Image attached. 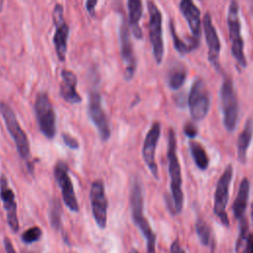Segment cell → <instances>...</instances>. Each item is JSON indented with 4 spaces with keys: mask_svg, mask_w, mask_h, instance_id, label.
I'll list each match as a JSON object with an SVG mask.
<instances>
[{
    "mask_svg": "<svg viewBox=\"0 0 253 253\" xmlns=\"http://www.w3.org/2000/svg\"><path fill=\"white\" fill-rule=\"evenodd\" d=\"M61 136H62L63 142H64L69 148H71V149H78V148H79V142H78V140H77L75 137L71 136V135L68 134V133H62Z\"/></svg>",
    "mask_w": 253,
    "mask_h": 253,
    "instance_id": "f1b7e54d",
    "label": "cell"
},
{
    "mask_svg": "<svg viewBox=\"0 0 253 253\" xmlns=\"http://www.w3.org/2000/svg\"><path fill=\"white\" fill-rule=\"evenodd\" d=\"M120 49L124 64V77L126 81H129L132 79L136 70V57L130 41L129 29L124 18L120 27Z\"/></svg>",
    "mask_w": 253,
    "mask_h": 253,
    "instance_id": "30bf717a",
    "label": "cell"
},
{
    "mask_svg": "<svg viewBox=\"0 0 253 253\" xmlns=\"http://www.w3.org/2000/svg\"><path fill=\"white\" fill-rule=\"evenodd\" d=\"M48 218L51 227L58 231L61 228V205L60 202L56 199H53L50 202L48 209Z\"/></svg>",
    "mask_w": 253,
    "mask_h": 253,
    "instance_id": "d4e9b609",
    "label": "cell"
},
{
    "mask_svg": "<svg viewBox=\"0 0 253 253\" xmlns=\"http://www.w3.org/2000/svg\"><path fill=\"white\" fill-rule=\"evenodd\" d=\"M42 234V231L40 227L33 226V227H30L29 229H27L25 232H23L21 238L24 243L31 244L35 241H38L41 238Z\"/></svg>",
    "mask_w": 253,
    "mask_h": 253,
    "instance_id": "83f0119b",
    "label": "cell"
},
{
    "mask_svg": "<svg viewBox=\"0 0 253 253\" xmlns=\"http://www.w3.org/2000/svg\"><path fill=\"white\" fill-rule=\"evenodd\" d=\"M3 6H4V0H0V12L3 9Z\"/></svg>",
    "mask_w": 253,
    "mask_h": 253,
    "instance_id": "e575fe53",
    "label": "cell"
},
{
    "mask_svg": "<svg viewBox=\"0 0 253 253\" xmlns=\"http://www.w3.org/2000/svg\"><path fill=\"white\" fill-rule=\"evenodd\" d=\"M0 198L3 203V208L6 211L8 224L13 232L19 230V220L17 215V204L15 194L9 187L7 177L2 174L0 177Z\"/></svg>",
    "mask_w": 253,
    "mask_h": 253,
    "instance_id": "2e32d148",
    "label": "cell"
},
{
    "mask_svg": "<svg viewBox=\"0 0 253 253\" xmlns=\"http://www.w3.org/2000/svg\"><path fill=\"white\" fill-rule=\"evenodd\" d=\"M170 253H185L184 249L180 246L179 240H175L173 241V243L171 244V248H170Z\"/></svg>",
    "mask_w": 253,
    "mask_h": 253,
    "instance_id": "d6a6232c",
    "label": "cell"
},
{
    "mask_svg": "<svg viewBox=\"0 0 253 253\" xmlns=\"http://www.w3.org/2000/svg\"><path fill=\"white\" fill-rule=\"evenodd\" d=\"M253 134V127L251 121H248L246 126H244L242 132L240 133L238 140H237V156L240 162L245 163L246 161V155H247V149L249 147V144L252 139Z\"/></svg>",
    "mask_w": 253,
    "mask_h": 253,
    "instance_id": "7402d4cb",
    "label": "cell"
},
{
    "mask_svg": "<svg viewBox=\"0 0 253 253\" xmlns=\"http://www.w3.org/2000/svg\"><path fill=\"white\" fill-rule=\"evenodd\" d=\"M90 203L97 225L100 228H105L107 224L108 201L102 180H96L92 183L90 188Z\"/></svg>",
    "mask_w": 253,
    "mask_h": 253,
    "instance_id": "5bb4252c",
    "label": "cell"
},
{
    "mask_svg": "<svg viewBox=\"0 0 253 253\" xmlns=\"http://www.w3.org/2000/svg\"><path fill=\"white\" fill-rule=\"evenodd\" d=\"M0 114L5 122L8 132L10 133V135L12 136L15 142V145L20 157L23 160L27 161V164L29 165L28 167L30 171H32V165L29 162L30 142L26 132L23 130V128L19 125V122L17 120V117L13 109L7 103L0 102Z\"/></svg>",
    "mask_w": 253,
    "mask_h": 253,
    "instance_id": "3957f363",
    "label": "cell"
},
{
    "mask_svg": "<svg viewBox=\"0 0 253 253\" xmlns=\"http://www.w3.org/2000/svg\"><path fill=\"white\" fill-rule=\"evenodd\" d=\"M190 150L197 167L201 170H206L209 166V157L204 147L200 143L192 141L190 143Z\"/></svg>",
    "mask_w": 253,
    "mask_h": 253,
    "instance_id": "cb8c5ba5",
    "label": "cell"
},
{
    "mask_svg": "<svg viewBox=\"0 0 253 253\" xmlns=\"http://www.w3.org/2000/svg\"><path fill=\"white\" fill-rule=\"evenodd\" d=\"M248 197H249V181L247 178H243L239 190L236 196V199L233 203V213L236 218L239 220L244 217V212L247 207V202H248Z\"/></svg>",
    "mask_w": 253,
    "mask_h": 253,
    "instance_id": "44dd1931",
    "label": "cell"
},
{
    "mask_svg": "<svg viewBox=\"0 0 253 253\" xmlns=\"http://www.w3.org/2000/svg\"><path fill=\"white\" fill-rule=\"evenodd\" d=\"M98 0H86V9L91 16L95 15V10Z\"/></svg>",
    "mask_w": 253,
    "mask_h": 253,
    "instance_id": "4dcf8cb0",
    "label": "cell"
},
{
    "mask_svg": "<svg viewBox=\"0 0 253 253\" xmlns=\"http://www.w3.org/2000/svg\"><path fill=\"white\" fill-rule=\"evenodd\" d=\"M130 210H131V216L139 228L141 233L143 234L146 240V248L147 253H155V243L156 237L154 232L152 231L147 219L143 215V195H142V188L140 183L135 180L132 183L131 192H130Z\"/></svg>",
    "mask_w": 253,
    "mask_h": 253,
    "instance_id": "7a4b0ae2",
    "label": "cell"
},
{
    "mask_svg": "<svg viewBox=\"0 0 253 253\" xmlns=\"http://www.w3.org/2000/svg\"><path fill=\"white\" fill-rule=\"evenodd\" d=\"M54 177L62 194L64 204L71 211H78L79 206L74 193L72 181L68 173V167L63 161H57L54 166Z\"/></svg>",
    "mask_w": 253,
    "mask_h": 253,
    "instance_id": "4fadbf2b",
    "label": "cell"
},
{
    "mask_svg": "<svg viewBox=\"0 0 253 253\" xmlns=\"http://www.w3.org/2000/svg\"><path fill=\"white\" fill-rule=\"evenodd\" d=\"M179 8L193 34V38L199 42L201 36V16L200 10L193 0H181Z\"/></svg>",
    "mask_w": 253,
    "mask_h": 253,
    "instance_id": "d6986e66",
    "label": "cell"
},
{
    "mask_svg": "<svg viewBox=\"0 0 253 253\" xmlns=\"http://www.w3.org/2000/svg\"><path fill=\"white\" fill-rule=\"evenodd\" d=\"M170 32H171V36L173 39V44L175 49L180 53V54H185L189 51H191V47L188 43H185L177 35L176 31H175V27L173 25V23H170Z\"/></svg>",
    "mask_w": 253,
    "mask_h": 253,
    "instance_id": "4316f807",
    "label": "cell"
},
{
    "mask_svg": "<svg viewBox=\"0 0 253 253\" xmlns=\"http://www.w3.org/2000/svg\"><path fill=\"white\" fill-rule=\"evenodd\" d=\"M245 251H246V253H253V233L248 236Z\"/></svg>",
    "mask_w": 253,
    "mask_h": 253,
    "instance_id": "836d02e7",
    "label": "cell"
},
{
    "mask_svg": "<svg viewBox=\"0 0 253 253\" xmlns=\"http://www.w3.org/2000/svg\"><path fill=\"white\" fill-rule=\"evenodd\" d=\"M184 131H185V134L191 138L195 137L198 133V129L196 127V126L192 123H187L184 126Z\"/></svg>",
    "mask_w": 253,
    "mask_h": 253,
    "instance_id": "f546056e",
    "label": "cell"
},
{
    "mask_svg": "<svg viewBox=\"0 0 253 253\" xmlns=\"http://www.w3.org/2000/svg\"><path fill=\"white\" fill-rule=\"evenodd\" d=\"M53 24L55 26V32L53 36V43L55 52L59 61L63 62L66 57L67 41L69 36V27L66 24L63 17V7L61 4H56L52 12Z\"/></svg>",
    "mask_w": 253,
    "mask_h": 253,
    "instance_id": "7c38bea8",
    "label": "cell"
},
{
    "mask_svg": "<svg viewBox=\"0 0 253 253\" xmlns=\"http://www.w3.org/2000/svg\"><path fill=\"white\" fill-rule=\"evenodd\" d=\"M186 75H187V70L183 64L181 63L174 64L168 72V76H167L168 86L173 90L179 89L184 84Z\"/></svg>",
    "mask_w": 253,
    "mask_h": 253,
    "instance_id": "603a6c76",
    "label": "cell"
},
{
    "mask_svg": "<svg viewBox=\"0 0 253 253\" xmlns=\"http://www.w3.org/2000/svg\"><path fill=\"white\" fill-rule=\"evenodd\" d=\"M34 109L40 130L45 137L52 139L56 134V116L45 92H40L37 95Z\"/></svg>",
    "mask_w": 253,
    "mask_h": 253,
    "instance_id": "277c9868",
    "label": "cell"
},
{
    "mask_svg": "<svg viewBox=\"0 0 253 253\" xmlns=\"http://www.w3.org/2000/svg\"><path fill=\"white\" fill-rule=\"evenodd\" d=\"M3 243H4V248H5L6 253H17L13 244H12V242L10 241V239L8 237L4 238Z\"/></svg>",
    "mask_w": 253,
    "mask_h": 253,
    "instance_id": "1f68e13d",
    "label": "cell"
},
{
    "mask_svg": "<svg viewBox=\"0 0 253 253\" xmlns=\"http://www.w3.org/2000/svg\"><path fill=\"white\" fill-rule=\"evenodd\" d=\"M233 169L231 165H228L225 170L223 171L222 175L217 181L215 193H214V204H213V211L216 216L219 218L220 222L228 226L229 221L226 214V206L228 201V191H229V185L232 178Z\"/></svg>",
    "mask_w": 253,
    "mask_h": 253,
    "instance_id": "9c48e42d",
    "label": "cell"
},
{
    "mask_svg": "<svg viewBox=\"0 0 253 253\" xmlns=\"http://www.w3.org/2000/svg\"><path fill=\"white\" fill-rule=\"evenodd\" d=\"M23 253H35V252H31V251H24Z\"/></svg>",
    "mask_w": 253,
    "mask_h": 253,
    "instance_id": "74e56055",
    "label": "cell"
},
{
    "mask_svg": "<svg viewBox=\"0 0 253 253\" xmlns=\"http://www.w3.org/2000/svg\"><path fill=\"white\" fill-rule=\"evenodd\" d=\"M129 253H138V251H136L135 249H131V250L129 251Z\"/></svg>",
    "mask_w": 253,
    "mask_h": 253,
    "instance_id": "d590c367",
    "label": "cell"
},
{
    "mask_svg": "<svg viewBox=\"0 0 253 253\" xmlns=\"http://www.w3.org/2000/svg\"><path fill=\"white\" fill-rule=\"evenodd\" d=\"M149 12V40L152 47V53L157 64H160L164 55V45L162 38V16L158 7L153 1L147 4Z\"/></svg>",
    "mask_w": 253,
    "mask_h": 253,
    "instance_id": "52a82bcc",
    "label": "cell"
},
{
    "mask_svg": "<svg viewBox=\"0 0 253 253\" xmlns=\"http://www.w3.org/2000/svg\"><path fill=\"white\" fill-rule=\"evenodd\" d=\"M61 81L59 85V93L62 99L69 104H79L82 99L77 92V77L67 69L61 70Z\"/></svg>",
    "mask_w": 253,
    "mask_h": 253,
    "instance_id": "e0dca14e",
    "label": "cell"
},
{
    "mask_svg": "<svg viewBox=\"0 0 253 253\" xmlns=\"http://www.w3.org/2000/svg\"><path fill=\"white\" fill-rule=\"evenodd\" d=\"M196 230H197V234L201 240V242L205 245L208 246L210 244L211 241V227L209 226V224L202 218H198L197 222H196Z\"/></svg>",
    "mask_w": 253,
    "mask_h": 253,
    "instance_id": "484cf974",
    "label": "cell"
},
{
    "mask_svg": "<svg viewBox=\"0 0 253 253\" xmlns=\"http://www.w3.org/2000/svg\"><path fill=\"white\" fill-rule=\"evenodd\" d=\"M161 126L158 122L152 124L148 132L145 135L143 147H142V156L143 160L152 173V175L158 179V168L155 162V150L157 146V142L160 136Z\"/></svg>",
    "mask_w": 253,
    "mask_h": 253,
    "instance_id": "9a60e30c",
    "label": "cell"
},
{
    "mask_svg": "<svg viewBox=\"0 0 253 253\" xmlns=\"http://www.w3.org/2000/svg\"><path fill=\"white\" fill-rule=\"evenodd\" d=\"M188 102L190 113L194 120L201 121L207 116L210 108V94L203 79L199 78L194 82Z\"/></svg>",
    "mask_w": 253,
    "mask_h": 253,
    "instance_id": "8fae6325",
    "label": "cell"
},
{
    "mask_svg": "<svg viewBox=\"0 0 253 253\" xmlns=\"http://www.w3.org/2000/svg\"><path fill=\"white\" fill-rule=\"evenodd\" d=\"M142 0H127V13H128V26L131 34L136 39L142 38V31L139 22L142 16Z\"/></svg>",
    "mask_w": 253,
    "mask_h": 253,
    "instance_id": "ffe728a7",
    "label": "cell"
},
{
    "mask_svg": "<svg viewBox=\"0 0 253 253\" xmlns=\"http://www.w3.org/2000/svg\"><path fill=\"white\" fill-rule=\"evenodd\" d=\"M251 216H252V221H253V204H252V208H251Z\"/></svg>",
    "mask_w": 253,
    "mask_h": 253,
    "instance_id": "8d00e7d4",
    "label": "cell"
},
{
    "mask_svg": "<svg viewBox=\"0 0 253 253\" xmlns=\"http://www.w3.org/2000/svg\"><path fill=\"white\" fill-rule=\"evenodd\" d=\"M88 115L98 130V133L103 141H106L111 136V127L108 117L102 105V97L98 91H92L89 94L88 100Z\"/></svg>",
    "mask_w": 253,
    "mask_h": 253,
    "instance_id": "ba28073f",
    "label": "cell"
},
{
    "mask_svg": "<svg viewBox=\"0 0 253 253\" xmlns=\"http://www.w3.org/2000/svg\"><path fill=\"white\" fill-rule=\"evenodd\" d=\"M203 28H204V32H205V36H206L207 44H208L209 60L212 64H215L218 59V56H219L220 43H219V40H218L216 31L212 25L211 17L208 13L204 16Z\"/></svg>",
    "mask_w": 253,
    "mask_h": 253,
    "instance_id": "ac0fdd59",
    "label": "cell"
},
{
    "mask_svg": "<svg viewBox=\"0 0 253 253\" xmlns=\"http://www.w3.org/2000/svg\"><path fill=\"white\" fill-rule=\"evenodd\" d=\"M227 25L229 39L231 42V52L235 60L241 67H246V59L243 49V40L241 37V25L239 19V5L232 0L227 13Z\"/></svg>",
    "mask_w": 253,
    "mask_h": 253,
    "instance_id": "5b68a950",
    "label": "cell"
},
{
    "mask_svg": "<svg viewBox=\"0 0 253 253\" xmlns=\"http://www.w3.org/2000/svg\"><path fill=\"white\" fill-rule=\"evenodd\" d=\"M168 168L170 175V186L173 200V211L180 212L183 208L184 196L182 191V177H181V167L176 151V135L174 130L171 128L168 134Z\"/></svg>",
    "mask_w": 253,
    "mask_h": 253,
    "instance_id": "6da1fadb",
    "label": "cell"
},
{
    "mask_svg": "<svg viewBox=\"0 0 253 253\" xmlns=\"http://www.w3.org/2000/svg\"><path fill=\"white\" fill-rule=\"evenodd\" d=\"M220 102L223 114V124L227 130L232 131L238 118V103L230 78H225L220 87Z\"/></svg>",
    "mask_w": 253,
    "mask_h": 253,
    "instance_id": "8992f818",
    "label": "cell"
}]
</instances>
